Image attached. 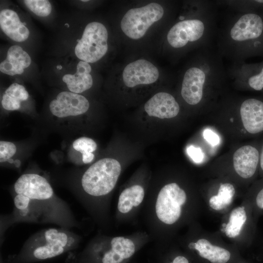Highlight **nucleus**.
Instances as JSON below:
<instances>
[{"mask_svg":"<svg viewBox=\"0 0 263 263\" xmlns=\"http://www.w3.org/2000/svg\"><path fill=\"white\" fill-rule=\"evenodd\" d=\"M108 38V31L103 24L96 21L90 22L75 47V55L88 63L95 62L106 54Z\"/></svg>","mask_w":263,"mask_h":263,"instance_id":"obj_11","label":"nucleus"},{"mask_svg":"<svg viewBox=\"0 0 263 263\" xmlns=\"http://www.w3.org/2000/svg\"><path fill=\"white\" fill-rule=\"evenodd\" d=\"M81 1H83V2H85V1H88L89 0H81Z\"/></svg>","mask_w":263,"mask_h":263,"instance_id":"obj_35","label":"nucleus"},{"mask_svg":"<svg viewBox=\"0 0 263 263\" xmlns=\"http://www.w3.org/2000/svg\"><path fill=\"white\" fill-rule=\"evenodd\" d=\"M90 106L84 96L68 91L60 92L49 104L51 114L57 119L68 120L86 113Z\"/></svg>","mask_w":263,"mask_h":263,"instance_id":"obj_14","label":"nucleus"},{"mask_svg":"<svg viewBox=\"0 0 263 263\" xmlns=\"http://www.w3.org/2000/svg\"><path fill=\"white\" fill-rule=\"evenodd\" d=\"M57 68L58 69H60L61 68V66H58L57 67Z\"/></svg>","mask_w":263,"mask_h":263,"instance_id":"obj_34","label":"nucleus"},{"mask_svg":"<svg viewBox=\"0 0 263 263\" xmlns=\"http://www.w3.org/2000/svg\"><path fill=\"white\" fill-rule=\"evenodd\" d=\"M14 208L9 215L2 218L1 230L19 222L46 223L43 212L34 202L22 194L14 193Z\"/></svg>","mask_w":263,"mask_h":263,"instance_id":"obj_15","label":"nucleus"},{"mask_svg":"<svg viewBox=\"0 0 263 263\" xmlns=\"http://www.w3.org/2000/svg\"><path fill=\"white\" fill-rule=\"evenodd\" d=\"M210 49L209 46L202 48L196 64L188 68L183 75L181 94L189 105L200 103L208 82L226 76L221 55Z\"/></svg>","mask_w":263,"mask_h":263,"instance_id":"obj_8","label":"nucleus"},{"mask_svg":"<svg viewBox=\"0 0 263 263\" xmlns=\"http://www.w3.org/2000/svg\"><path fill=\"white\" fill-rule=\"evenodd\" d=\"M23 1L26 6L38 17H47L52 11V5L48 0H25Z\"/></svg>","mask_w":263,"mask_h":263,"instance_id":"obj_28","label":"nucleus"},{"mask_svg":"<svg viewBox=\"0 0 263 263\" xmlns=\"http://www.w3.org/2000/svg\"><path fill=\"white\" fill-rule=\"evenodd\" d=\"M73 149L82 154V161L84 164L91 163L94 158L93 153L97 149L96 142L92 138L83 136L74 141L72 144Z\"/></svg>","mask_w":263,"mask_h":263,"instance_id":"obj_27","label":"nucleus"},{"mask_svg":"<svg viewBox=\"0 0 263 263\" xmlns=\"http://www.w3.org/2000/svg\"><path fill=\"white\" fill-rule=\"evenodd\" d=\"M203 136L205 140L212 146L217 145L219 143L220 139L218 135L211 130H205Z\"/></svg>","mask_w":263,"mask_h":263,"instance_id":"obj_32","label":"nucleus"},{"mask_svg":"<svg viewBox=\"0 0 263 263\" xmlns=\"http://www.w3.org/2000/svg\"><path fill=\"white\" fill-rule=\"evenodd\" d=\"M17 150L15 144L10 141L1 140L0 141V162L1 163L6 162L14 163L12 158L15 155Z\"/></svg>","mask_w":263,"mask_h":263,"instance_id":"obj_29","label":"nucleus"},{"mask_svg":"<svg viewBox=\"0 0 263 263\" xmlns=\"http://www.w3.org/2000/svg\"><path fill=\"white\" fill-rule=\"evenodd\" d=\"M147 194L144 186L136 183L125 188L120 193L114 219L116 225L134 222L146 200Z\"/></svg>","mask_w":263,"mask_h":263,"instance_id":"obj_13","label":"nucleus"},{"mask_svg":"<svg viewBox=\"0 0 263 263\" xmlns=\"http://www.w3.org/2000/svg\"><path fill=\"white\" fill-rule=\"evenodd\" d=\"M260 169L263 174V144L260 152Z\"/></svg>","mask_w":263,"mask_h":263,"instance_id":"obj_33","label":"nucleus"},{"mask_svg":"<svg viewBox=\"0 0 263 263\" xmlns=\"http://www.w3.org/2000/svg\"><path fill=\"white\" fill-rule=\"evenodd\" d=\"M144 109L149 116L161 119L174 117L180 111L179 105L174 97L166 92L154 95L145 103Z\"/></svg>","mask_w":263,"mask_h":263,"instance_id":"obj_20","label":"nucleus"},{"mask_svg":"<svg viewBox=\"0 0 263 263\" xmlns=\"http://www.w3.org/2000/svg\"><path fill=\"white\" fill-rule=\"evenodd\" d=\"M261 10L247 8L227 19L218 32V52L221 56L238 63L263 54V11Z\"/></svg>","mask_w":263,"mask_h":263,"instance_id":"obj_2","label":"nucleus"},{"mask_svg":"<svg viewBox=\"0 0 263 263\" xmlns=\"http://www.w3.org/2000/svg\"><path fill=\"white\" fill-rule=\"evenodd\" d=\"M13 188L14 193L24 195L34 202L43 212L46 223L67 229L80 226L68 205L56 195L44 175L34 172L23 173L16 180Z\"/></svg>","mask_w":263,"mask_h":263,"instance_id":"obj_4","label":"nucleus"},{"mask_svg":"<svg viewBox=\"0 0 263 263\" xmlns=\"http://www.w3.org/2000/svg\"><path fill=\"white\" fill-rule=\"evenodd\" d=\"M190 257L176 240L164 245H155L154 263H191Z\"/></svg>","mask_w":263,"mask_h":263,"instance_id":"obj_25","label":"nucleus"},{"mask_svg":"<svg viewBox=\"0 0 263 263\" xmlns=\"http://www.w3.org/2000/svg\"><path fill=\"white\" fill-rule=\"evenodd\" d=\"M121 171L118 161L104 158L91 165L80 179L82 202L94 222L105 229L112 225L111 194Z\"/></svg>","mask_w":263,"mask_h":263,"instance_id":"obj_3","label":"nucleus"},{"mask_svg":"<svg viewBox=\"0 0 263 263\" xmlns=\"http://www.w3.org/2000/svg\"><path fill=\"white\" fill-rule=\"evenodd\" d=\"M29 97V93L23 85L14 83L5 91L1 104L6 111H17L20 108L21 102L27 100Z\"/></svg>","mask_w":263,"mask_h":263,"instance_id":"obj_26","label":"nucleus"},{"mask_svg":"<svg viewBox=\"0 0 263 263\" xmlns=\"http://www.w3.org/2000/svg\"><path fill=\"white\" fill-rule=\"evenodd\" d=\"M91 71L90 65L81 60L77 65L76 73L65 75L62 80L70 92L79 94L92 87L93 80L90 74Z\"/></svg>","mask_w":263,"mask_h":263,"instance_id":"obj_24","label":"nucleus"},{"mask_svg":"<svg viewBox=\"0 0 263 263\" xmlns=\"http://www.w3.org/2000/svg\"><path fill=\"white\" fill-rule=\"evenodd\" d=\"M203 202L177 182H169L147 196L141 210L145 230L155 245L176 240L179 231L197 221Z\"/></svg>","mask_w":263,"mask_h":263,"instance_id":"obj_1","label":"nucleus"},{"mask_svg":"<svg viewBox=\"0 0 263 263\" xmlns=\"http://www.w3.org/2000/svg\"><path fill=\"white\" fill-rule=\"evenodd\" d=\"M65 228H49L30 236L15 257L16 263L49 259L77 248L82 237Z\"/></svg>","mask_w":263,"mask_h":263,"instance_id":"obj_6","label":"nucleus"},{"mask_svg":"<svg viewBox=\"0 0 263 263\" xmlns=\"http://www.w3.org/2000/svg\"><path fill=\"white\" fill-rule=\"evenodd\" d=\"M164 13L163 7L156 2L130 9L122 19L121 30L128 37L138 39L150 27L162 18Z\"/></svg>","mask_w":263,"mask_h":263,"instance_id":"obj_12","label":"nucleus"},{"mask_svg":"<svg viewBox=\"0 0 263 263\" xmlns=\"http://www.w3.org/2000/svg\"><path fill=\"white\" fill-rule=\"evenodd\" d=\"M176 240L189 256L195 255L210 263H227L232 257L230 244L217 232L205 230L198 221L189 225Z\"/></svg>","mask_w":263,"mask_h":263,"instance_id":"obj_9","label":"nucleus"},{"mask_svg":"<svg viewBox=\"0 0 263 263\" xmlns=\"http://www.w3.org/2000/svg\"><path fill=\"white\" fill-rule=\"evenodd\" d=\"M233 162L234 170L241 178L251 179L260 167V151L253 146H244L235 152Z\"/></svg>","mask_w":263,"mask_h":263,"instance_id":"obj_18","label":"nucleus"},{"mask_svg":"<svg viewBox=\"0 0 263 263\" xmlns=\"http://www.w3.org/2000/svg\"><path fill=\"white\" fill-rule=\"evenodd\" d=\"M31 63L28 53L19 46L13 45L8 50L6 59L1 62L0 71L10 75H21Z\"/></svg>","mask_w":263,"mask_h":263,"instance_id":"obj_23","label":"nucleus"},{"mask_svg":"<svg viewBox=\"0 0 263 263\" xmlns=\"http://www.w3.org/2000/svg\"><path fill=\"white\" fill-rule=\"evenodd\" d=\"M179 19L167 36L168 43L173 48L181 49L191 43L208 46L216 33V11L209 2L203 1L195 17L186 19L180 16Z\"/></svg>","mask_w":263,"mask_h":263,"instance_id":"obj_7","label":"nucleus"},{"mask_svg":"<svg viewBox=\"0 0 263 263\" xmlns=\"http://www.w3.org/2000/svg\"><path fill=\"white\" fill-rule=\"evenodd\" d=\"M230 75L244 81L255 91H263V62L257 64L234 63Z\"/></svg>","mask_w":263,"mask_h":263,"instance_id":"obj_22","label":"nucleus"},{"mask_svg":"<svg viewBox=\"0 0 263 263\" xmlns=\"http://www.w3.org/2000/svg\"><path fill=\"white\" fill-rule=\"evenodd\" d=\"M253 213L250 204L244 199L221 217L217 233L234 246H242L250 242L253 232Z\"/></svg>","mask_w":263,"mask_h":263,"instance_id":"obj_10","label":"nucleus"},{"mask_svg":"<svg viewBox=\"0 0 263 263\" xmlns=\"http://www.w3.org/2000/svg\"><path fill=\"white\" fill-rule=\"evenodd\" d=\"M0 26L2 32L14 41L22 42L29 36L28 29L20 21L18 15L13 10L4 9L0 11Z\"/></svg>","mask_w":263,"mask_h":263,"instance_id":"obj_21","label":"nucleus"},{"mask_svg":"<svg viewBox=\"0 0 263 263\" xmlns=\"http://www.w3.org/2000/svg\"><path fill=\"white\" fill-rule=\"evenodd\" d=\"M150 241L145 230L118 236L98 233L75 257V263H129Z\"/></svg>","mask_w":263,"mask_h":263,"instance_id":"obj_5","label":"nucleus"},{"mask_svg":"<svg viewBox=\"0 0 263 263\" xmlns=\"http://www.w3.org/2000/svg\"></svg>","mask_w":263,"mask_h":263,"instance_id":"obj_36","label":"nucleus"},{"mask_svg":"<svg viewBox=\"0 0 263 263\" xmlns=\"http://www.w3.org/2000/svg\"><path fill=\"white\" fill-rule=\"evenodd\" d=\"M187 152L194 162L200 163L203 161L204 154L200 148L189 146L187 148Z\"/></svg>","mask_w":263,"mask_h":263,"instance_id":"obj_31","label":"nucleus"},{"mask_svg":"<svg viewBox=\"0 0 263 263\" xmlns=\"http://www.w3.org/2000/svg\"><path fill=\"white\" fill-rule=\"evenodd\" d=\"M237 196L234 186L229 182L221 183L215 192L204 197V207L214 215L221 217L234 205Z\"/></svg>","mask_w":263,"mask_h":263,"instance_id":"obj_17","label":"nucleus"},{"mask_svg":"<svg viewBox=\"0 0 263 263\" xmlns=\"http://www.w3.org/2000/svg\"><path fill=\"white\" fill-rule=\"evenodd\" d=\"M159 71L152 63L139 59L128 64L122 73L125 85L132 88L139 85L154 83L159 77Z\"/></svg>","mask_w":263,"mask_h":263,"instance_id":"obj_16","label":"nucleus"},{"mask_svg":"<svg viewBox=\"0 0 263 263\" xmlns=\"http://www.w3.org/2000/svg\"><path fill=\"white\" fill-rule=\"evenodd\" d=\"M250 204L253 213L263 211V186L261 187L252 198H245Z\"/></svg>","mask_w":263,"mask_h":263,"instance_id":"obj_30","label":"nucleus"},{"mask_svg":"<svg viewBox=\"0 0 263 263\" xmlns=\"http://www.w3.org/2000/svg\"><path fill=\"white\" fill-rule=\"evenodd\" d=\"M240 112L245 130L250 134L263 132V100L250 98L241 104Z\"/></svg>","mask_w":263,"mask_h":263,"instance_id":"obj_19","label":"nucleus"}]
</instances>
